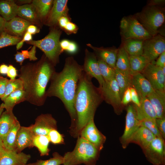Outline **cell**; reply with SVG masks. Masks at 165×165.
I'll return each instance as SVG.
<instances>
[{
  "label": "cell",
  "instance_id": "cell-1",
  "mask_svg": "<svg viewBox=\"0 0 165 165\" xmlns=\"http://www.w3.org/2000/svg\"><path fill=\"white\" fill-rule=\"evenodd\" d=\"M83 72L80 65L72 57L67 58L63 70L55 71L50 79V85L46 91L47 97H55L63 103L71 119L69 132L74 129L77 120L75 101L79 80Z\"/></svg>",
  "mask_w": 165,
  "mask_h": 165
},
{
  "label": "cell",
  "instance_id": "cell-2",
  "mask_svg": "<svg viewBox=\"0 0 165 165\" xmlns=\"http://www.w3.org/2000/svg\"><path fill=\"white\" fill-rule=\"evenodd\" d=\"M54 66L45 56L36 63L21 67L18 76L23 83L26 101L38 106L44 104L46 86L55 71Z\"/></svg>",
  "mask_w": 165,
  "mask_h": 165
},
{
  "label": "cell",
  "instance_id": "cell-3",
  "mask_svg": "<svg viewBox=\"0 0 165 165\" xmlns=\"http://www.w3.org/2000/svg\"><path fill=\"white\" fill-rule=\"evenodd\" d=\"M92 79L83 71L78 82L75 101L76 123L70 133L75 138L79 136L89 121L94 118L97 108L103 101L99 88L93 84Z\"/></svg>",
  "mask_w": 165,
  "mask_h": 165
},
{
  "label": "cell",
  "instance_id": "cell-4",
  "mask_svg": "<svg viewBox=\"0 0 165 165\" xmlns=\"http://www.w3.org/2000/svg\"><path fill=\"white\" fill-rule=\"evenodd\" d=\"M74 149L65 153L63 165H96L100 151L83 138L79 136Z\"/></svg>",
  "mask_w": 165,
  "mask_h": 165
},
{
  "label": "cell",
  "instance_id": "cell-5",
  "mask_svg": "<svg viewBox=\"0 0 165 165\" xmlns=\"http://www.w3.org/2000/svg\"><path fill=\"white\" fill-rule=\"evenodd\" d=\"M60 31L53 29L42 39L31 40L27 42L42 50L48 60L55 66L58 62L59 56L62 52L60 46Z\"/></svg>",
  "mask_w": 165,
  "mask_h": 165
},
{
  "label": "cell",
  "instance_id": "cell-6",
  "mask_svg": "<svg viewBox=\"0 0 165 165\" xmlns=\"http://www.w3.org/2000/svg\"><path fill=\"white\" fill-rule=\"evenodd\" d=\"M136 18L152 36L156 35L158 30L164 22V11L156 6H149L138 13Z\"/></svg>",
  "mask_w": 165,
  "mask_h": 165
},
{
  "label": "cell",
  "instance_id": "cell-7",
  "mask_svg": "<svg viewBox=\"0 0 165 165\" xmlns=\"http://www.w3.org/2000/svg\"><path fill=\"white\" fill-rule=\"evenodd\" d=\"M120 27L121 34L124 40L133 38L144 40L152 36L134 16L122 18Z\"/></svg>",
  "mask_w": 165,
  "mask_h": 165
},
{
  "label": "cell",
  "instance_id": "cell-8",
  "mask_svg": "<svg viewBox=\"0 0 165 165\" xmlns=\"http://www.w3.org/2000/svg\"><path fill=\"white\" fill-rule=\"evenodd\" d=\"M99 88L103 100L112 106L117 114H120L123 112V106L121 102L119 88L115 79L109 81H105L102 86Z\"/></svg>",
  "mask_w": 165,
  "mask_h": 165
},
{
  "label": "cell",
  "instance_id": "cell-9",
  "mask_svg": "<svg viewBox=\"0 0 165 165\" xmlns=\"http://www.w3.org/2000/svg\"><path fill=\"white\" fill-rule=\"evenodd\" d=\"M136 111L133 104L129 105L127 108L126 124L124 133L119 140L123 148H126L131 139L140 127Z\"/></svg>",
  "mask_w": 165,
  "mask_h": 165
},
{
  "label": "cell",
  "instance_id": "cell-10",
  "mask_svg": "<svg viewBox=\"0 0 165 165\" xmlns=\"http://www.w3.org/2000/svg\"><path fill=\"white\" fill-rule=\"evenodd\" d=\"M143 151L152 164L165 165V143L162 138L156 137Z\"/></svg>",
  "mask_w": 165,
  "mask_h": 165
},
{
  "label": "cell",
  "instance_id": "cell-11",
  "mask_svg": "<svg viewBox=\"0 0 165 165\" xmlns=\"http://www.w3.org/2000/svg\"><path fill=\"white\" fill-rule=\"evenodd\" d=\"M165 51V39L158 35L144 40L142 55L150 63L155 61L163 52Z\"/></svg>",
  "mask_w": 165,
  "mask_h": 165
},
{
  "label": "cell",
  "instance_id": "cell-12",
  "mask_svg": "<svg viewBox=\"0 0 165 165\" xmlns=\"http://www.w3.org/2000/svg\"><path fill=\"white\" fill-rule=\"evenodd\" d=\"M80 136L95 146L100 151L103 148L106 137L98 129L94 121L91 119L81 131Z\"/></svg>",
  "mask_w": 165,
  "mask_h": 165
},
{
  "label": "cell",
  "instance_id": "cell-13",
  "mask_svg": "<svg viewBox=\"0 0 165 165\" xmlns=\"http://www.w3.org/2000/svg\"><path fill=\"white\" fill-rule=\"evenodd\" d=\"M141 73L149 81L154 90H165V75L162 68L150 63Z\"/></svg>",
  "mask_w": 165,
  "mask_h": 165
},
{
  "label": "cell",
  "instance_id": "cell-14",
  "mask_svg": "<svg viewBox=\"0 0 165 165\" xmlns=\"http://www.w3.org/2000/svg\"><path fill=\"white\" fill-rule=\"evenodd\" d=\"M31 130L35 135H47L53 129H57V121L50 114H41L31 125Z\"/></svg>",
  "mask_w": 165,
  "mask_h": 165
},
{
  "label": "cell",
  "instance_id": "cell-15",
  "mask_svg": "<svg viewBox=\"0 0 165 165\" xmlns=\"http://www.w3.org/2000/svg\"><path fill=\"white\" fill-rule=\"evenodd\" d=\"M82 67L83 71L86 75L92 78H95L99 84V87L102 86L105 81L101 74L97 57L87 50Z\"/></svg>",
  "mask_w": 165,
  "mask_h": 165
},
{
  "label": "cell",
  "instance_id": "cell-16",
  "mask_svg": "<svg viewBox=\"0 0 165 165\" xmlns=\"http://www.w3.org/2000/svg\"><path fill=\"white\" fill-rule=\"evenodd\" d=\"M29 154L5 149L0 154V165H25L30 159Z\"/></svg>",
  "mask_w": 165,
  "mask_h": 165
},
{
  "label": "cell",
  "instance_id": "cell-17",
  "mask_svg": "<svg viewBox=\"0 0 165 165\" xmlns=\"http://www.w3.org/2000/svg\"><path fill=\"white\" fill-rule=\"evenodd\" d=\"M35 135L32 131L31 126H20L18 131L16 141V150L21 152L25 148L31 147Z\"/></svg>",
  "mask_w": 165,
  "mask_h": 165
},
{
  "label": "cell",
  "instance_id": "cell-18",
  "mask_svg": "<svg viewBox=\"0 0 165 165\" xmlns=\"http://www.w3.org/2000/svg\"><path fill=\"white\" fill-rule=\"evenodd\" d=\"M132 87L136 90L140 100L147 97L154 90L149 81L141 73L132 75Z\"/></svg>",
  "mask_w": 165,
  "mask_h": 165
},
{
  "label": "cell",
  "instance_id": "cell-19",
  "mask_svg": "<svg viewBox=\"0 0 165 165\" xmlns=\"http://www.w3.org/2000/svg\"><path fill=\"white\" fill-rule=\"evenodd\" d=\"M146 97L154 108L157 118H162L165 117V90H154Z\"/></svg>",
  "mask_w": 165,
  "mask_h": 165
},
{
  "label": "cell",
  "instance_id": "cell-20",
  "mask_svg": "<svg viewBox=\"0 0 165 165\" xmlns=\"http://www.w3.org/2000/svg\"><path fill=\"white\" fill-rule=\"evenodd\" d=\"M31 22L20 17H16L9 21H6L5 31L19 37L22 36L27 31Z\"/></svg>",
  "mask_w": 165,
  "mask_h": 165
},
{
  "label": "cell",
  "instance_id": "cell-21",
  "mask_svg": "<svg viewBox=\"0 0 165 165\" xmlns=\"http://www.w3.org/2000/svg\"><path fill=\"white\" fill-rule=\"evenodd\" d=\"M67 2V0L53 1V6L48 18L49 24H55L58 22L60 18L66 16L68 11Z\"/></svg>",
  "mask_w": 165,
  "mask_h": 165
},
{
  "label": "cell",
  "instance_id": "cell-22",
  "mask_svg": "<svg viewBox=\"0 0 165 165\" xmlns=\"http://www.w3.org/2000/svg\"><path fill=\"white\" fill-rule=\"evenodd\" d=\"M156 137L147 128L140 126L132 137L130 143L133 142L138 145L143 151Z\"/></svg>",
  "mask_w": 165,
  "mask_h": 165
},
{
  "label": "cell",
  "instance_id": "cell-23",
  "mask_svg": "<svg viewBox=\"0 0 165 165\" xmlns=\"http://www.w3.org/2000/svg\"><path fill=\"white\" fill-rule=\"evenodd\" d=\"M134 105V104H133ZM138 119L139 121L147 119H156L157 116L153 106L146 97L140 99V105L138 107L135 105Z\"/></svg>",
  "mask_w": 165,
  "mask_h": 165
},
{
  "label": "cell",
  "instance_id": "cell-24",
  "mask_svg": "<svg viewBox=\"0 0 165 165\" xmlns=\"http://www.w3.org/2000/svg\"><path fill=\"white\" fill-rule=\"evenodd\" d=\"M87 46L93 49L99 58L108 64L115 68L118 50L111 48H98L88 44Z\"/></svg>",
  "mask_w": 165,
  "mask_h": 165
},
{
  "label": "cell",
  "instance_id": "cell-25",
  "mask_svg": "<svg viewBox=\"0 0 165 165\" xmlns=\"http://www.w3.org/2000/svg\"><path fill=\"white\" fill-rule=\"evenodd\" d=\"M17 120L13 110L3 112L0 119V139L2 140Z\"/></svg>",
  "mask_w": 165,
  "mask_h": 165
},
{
  "label": "cell",
  "instance_id": "cell-26",
  "mask_svg": "<svg viewBox=\"0 0 165 165\" xmlns=\"http://www.w3.org/2000/svg\"><path fill=\"white\" fill-rule=\"evenodd\" d=\"M19 6L13 0H0V15L8 21L17 15Z\"/></svg>",
  "mask_w": 165,
  "mask_h": 165
},
{
  "label": "cell",
  "instance_id": "cell-27",
  "mask_svg": "<svg viewBox=\"0 0 165 165\" xmlns=\"http://www.w3.org/2000/svg\"><path fill=\"white\" fill-rule=\"evenodd\" d=\"M26 101L25 93L24 89H20L13 92L3 101L4 107L7 110H13L15 106Z\"/></svg>",
  "mask_w": 165,
  "mask_h": 165
},
{
  "label": "cell",
  "instance_id": "cell-28",
  "mask_svg": "<svg viewBox=\"0 0 165 165\" xmlns=\"http://www.w3.org/2000/svg\"><path fill=\"white\" fill-rule=\"evenodd\" d=\"M116 72L115 79L118 86L121 100L125 90L132 87V75L130 72L120 71L115 68Z\"/></svg>",
  "mask_w": 165,
  "mask_h": 165
},
{
  "label": "cell",
  "instance_id": "cell-29",
  "mask_svg": "<svg viewBox=\"0 0 165 165\" xmlns=\"http://www.w3.org/2000/svg\"><path fill=\"white\" fill-rule=\"evenodd\" d=\"M144 41L138 39H125L123 47L129 56L142 55Z\"/></svg>",
  "mask_w": 165,
  "mask_h": 165
},
{
  "label": "cell",
  "instance_id": "cell-30",
  "mask_svg": "<svg viewBox=\"0 0 165 165\" xmlns=\"http://www.w3.org/2000/svg\"><path fill=\"white\" fill-rule=\"evenodd\" d=\"M129 59L130 73L132 75L137 73H141L150 63L143 55H129Z\"/></svg>",
  "mask_w": 165,
  "mask_h": 165
},
{
  "label": "cell",
  "instance_id": "cell-31",
  "mask_svg": "<svg viewBox=\"0 0 165 165\" xmlns=\"http://www.w3.org/2000/svg\"><path fill=\"white\" fill-rule=\"evenodd\" d=\"M17 120L2 140L5 149L9 151L16 150V141L18 131L20 127Z\"/></svg>",
  "mask_w": 165,
  "mask_h": 165
},
{
  "label": "cell",
  "instance_id": "cell-32",
  "mask_svg": "<svg viewBox=\"0 0 165 165\" xmlns=\"http://www.w3.org/2000/svg\"><path fill=\"white\" fill-rule=\"evenodd\" d=\"M50 142L47 135H35L33 140L32 147H36L41 156H48L50 150L49 148Z\"/></svg>",
  "mask_w": 165,
  "mask_h": 165
},
{
  "label": "cell",
  "instance_id": "cell-33",
  "mask_svg": "<svg viewBox=\"0 0 165 165\" xmlns=\"http://www.w3.org/2000/svg\"><path fill=\"white\" fill-rule=\"evenodd\" d=\"M115 68L122 71L130 72L129 55L123 47L118 50Z\"/></svg>",
  "mask_w": 165,
  "mask_h": 165
},
{
  "label": "cell",
  "instance_id": "cell-34",
  "mask_svg": "<svg viewBox=\"0 0 165 165\" xmlns=\"http://www.w3.org/2000/svg\"><path fill=\"white\" fill-rule=\"evenodd\" d=\"M17 15L31 22L35 21L38 17L35 9L32 4H26L19 6Z\"/></svg>",
  "mask_w": 165,
  "mask_h": 165
},
{
  "label": "cell",
  "instance_id": "cell-35",
  "mask_svg": "<svg viewBox=\"0 0 165 165\" xmlns=\"http://www.w3.org/2000/svg\"><path fill=\"white\" fill-rule=\"evenodd\" d=\"M53 1L52 0H34L32 4L34 6L38 17H45L49 13Z\"/></svg>",
  "mask_w": 165,
  "mask_h": 165
},
{
  "label": "cell",
  "instance_id": "cell-36",
  "mask_svg": "<svg viewBox=\"0 0 165 165\" xmlns=\"http://www.w3.org/2000/svg\"><path fill=\"white\" fill-rule=\"evenodd\" d=\"M97 61L101 74L105 81L108 82L115 79V69L100 59L98 58Z\"/></svg>",
  "mask_w": 165,
  "mask_h": 165
},
{
  "label": "cell",
  "instance_id": "cell-37",
  "mask_svg": "<svg viewBox=\"0 0 165 165\" xmlns=\"http://www.w3.org/2000/svg\"><path fill=\"white\" fill-rule=\"evenodd\" d=\"M36 47L34 46L30 51L28 50H22L21 52H17L14 55L15 59L17 62L22 65L24 61L26 59H29L30 61H35L37 59L36 57Z\"/></svg>",
  "mask_w": 165,
  "mask_h": 165
},
{
  "label": "cell",
  "instance_id": "cell-38",
  "mask_svg": "<svg viewBox=\"0 0 165 165\" xmlns=\"http://www.w3.org/2000/svg\"><path fill=\"white\" fill-rule=\"evenodd\" d=\"M21 40L20 37L11 35L4 31L1 33L0 35V49L16 45Z\"/></svg>",
  "mask_w": 165,
  "mask_h": 165
},
{
  "label": "cell",
  "instance_id": "cell-39",
  "mask_svg": "<svg viewBox=\"0 0 165 165\" xmlns=\"http://www.w3.org/2000/svg\"><path fill=\"white\" fill-rule=\"evenodd\" d=\"M23 89V82L20 78L14 80L8 79L6 86L5 94L1 99L3 101L8 96L13 92Z\"/></svg>",
  "mask_w": 165,
  "mask_h": 165
},
{
  "label": "cell",
  "instance_id": "cell-40",
  "mask_svg": "<svg viewBox=\"0 0 165 165\" xmlns=\"http://www.w3.org/2000/svg\"><path fill=\"white\" fill-rule=\"evenodd\" d=\"M53 157L46 160H37L33 165H60L63 162V156L57 152L52 154Z\"/></svg>",
  "mask_w": 165,
  "mask_h": 165
},
{
  "label": "cell",
  "instance_id": "cell-41",
  "mask_svg": "<svg viewBox=\"0 0 165 165\" xmlns=\"http://www.w3.org/2000/svg\"><path fill=\"white\" fill-rule=\"evenodd\" d=\"M140 126L144 127L148 129L156 137L162 138L158 130L156 119H145L140 121Z\"/></svg>",
  "mask_w": 165,
  "mask_h": 165
},
{
  "label": "cell",
  "instance_id": "cell-42",
  "mask_svg": "<svg viewBox=\"0 0 165 165\" xmlns=\"http://www.w3.org/2000/svg\"><path fill=\"white\" fill-rule=\"evenodd\" d=\"M50 142L53 144L59 145L64 144V136L60 134L57 129L51 130L47 135Z\"/></svg>",
  "mask_w": 165,
  "mask_h": 165
},
{
  "label": "cell",
  "instance_id": "cell-43",
  "mask_svg": "<svg viewBox=\"0 0 165 165\" xmlns=\"http://www.w3.org/2000/svg\"><path fill=\"white\" fill-rule=\"evenodd\" d=\"M156 123L158 130L162 138L165 139V116L162 118H157Z\"/></svg>",
  "mask_w": 165,
  "mask_h": 165
},
{
  "label": "cell",
  "instance_id": "cell-44",
  "mask_svg": "<svg viewBox=\"0 0 165 165\" xmlns=\"http://www.w3.org/2000/svg\"><path fill=\"white\" fill-rule=\"evenodd\" d=\"M131 101L134 105L139 107L140 105V100L139 95L135 89L133 87L130 88Z\"/></svg>",
  "mask_w": 165,
  "mask_h": 165
},
{
  "label": "cell",
  "instance_id": "cell-45",
  "mask_svg": "<svg viewBox=\"0 0 165 165\" xmlns=\"http://www.w3.org/2000/svg\"><path fill=\"white\" fill-rule=\"evenodd\" d=\"M130 87L128 88L124 91L121 100L122 105H127L131 101Z\"/></svg>",
  "mask_w": 165,
  "mask_h": 165
},
{
  "label": "cell",
  "instance_id": "cell-46",
  "mask_svg": "<svg viewBox=\"0 0 165 165\" xmlns=\"http://www.w3.org/2000/svg\"><path fill=\"white\" fill-rule=\"evenodd\" d=\"M8 79L0 75V98L4 96Z\"/></svg>",
  "mask_w": 165,
  "mask_h": 165
},
{
  "label": "cell",
  "instance_id": "cell-47",
  "mask_svg": "<svg viewBox=\"0 0 165 165\" xmlns=\"http://www.w3.org/2000/svg\"><path fill=\"white\" fill-rule=\"evenodd\" d=\"M32 40V35L26 31L24 34L23 38L16 45V50H18L20 49L25 42H28Z\"/></svg>",
  "mask_w": 165,
  "mask_h": 165
},
{
  "label": "cell",
  "instance_id": "cell-48",
  "mask_svg": "<svg viewBox=\"0 0 165 165\" xmlns=\"http://www.w3.org/2000/svg\"><path fill=\"white\" fill-rule=\"evenodd\" d=\"M7 75V77H9L11 80L15 79L16 77L18 76L17 70L12 64H10L8 66V69Z\"/></svg>",
  "mask_w": 165,
  "mask_h": 165
},
{
  "label": "cell",
  "instance_id": "cell-49",
  "mask_svg": "<svg viewBox=\"0 0 165 165\" xmlns=\"http://www.w3.org/2000/svg\"><path fill=\"white\" fill-rule=\"evenodd\" d=\"M151 63L161 68L165 66V51L159 56L156 61H153Z\"/></svg>",
  "mask_w": 165,
  "mask_h": 165
},
{
  "label": "cell",
  "instance_id": "cell-50",
  "mask_svg": "<svg viewBox=\"0 0 165 165\" xmlns=\"http://www.w3.org/2000/svg\"><path fill=\"white\" fill-rule=\"evenodd\" d=\"M77 50V46L76 43L70 41L68 48L66 50L71 53H75Z\"/></svg>",
  "mask_w": 165,
  "mask_h": 165
},
{
  "label": "cell",
  "instance_id": "cell-51",
  "mask_svg": "<svg viewBox=\"0 0 165 165\" xmlns=\"http://www.w3.org/2000/svg\"><path fill=\"white\" fill-rule=\"evenodd\" d=\"M77 28V26L75 24L69 21L64 28L68 31L73 32L76 31Z\"/></svg>",
  "mask_w": 165,
  "mask_h": 165
},
{
  "label": "cell",
  "instance_id": "cell-52",
  "mask_svg": "<svg viewBox=\"0 0 165 165\" xmlns=\"http://www.w3.org/2000/svg\"><path fill=\"white\" fill-rule=\"evenodd\" d=\"M39 31L40 30L36 26L32 25H29L27 29V32L31 35L38 33Z\"/></svg>",
  "mask_w": 165,
  "mask_h": 165
},
{
  "label": "cell",
  "instance_id": "cell-53",
  "mask_svg": "<svg viewBox=\"0 0 165 165\" xmlns=\"http://www.w3.org/2000/svg\"><path fill=\"white\" fill-rule=\"evenodd\" d=\"M58 22L61 28H64L69 21L68 18L66 16H63L59 18Z\"/></svg>",
  "mask_w": 165,
  "mask_h": 165
},
{
  "label": "cell",
  "instance_id": "cell-54",
  "mask_svg": "<svg viewBox=\"0 0 165 165\" xmlns=\"http://www.w3.org/2000/svg\"><path fill=\"white\" fill-rule=\"evenodd\" d=\"M70 42V41L66 39L62 40L60 42V47L62 51L67 50Z\"/></svg>",
  "mask_w": 165,
  "mask_h": 165
},
{
  "label": "cell",
  "instance_id": "cell-55",
  "mask_svg": "<svg viewBox=\"0 0 165 165\" xmlns=\"http://www.w3.org/2000/svg\"><path fill=\"white\" fill-rule=\"evenodd\" d=\"M8 69V66L6 64H2L0 65V74H7Z\"/></svg>",
  "mask_w": 165,
  "mask_h": 165
},
{
  "label": "cell",
  "instance_id": "cell-56",
  "mask_svg": "<svg viewBox=\"0 0 165 165\" xmlns=\"http://www.w3.org/2000/svg\"><path fill=\"white\" fill-rule=\"evenodd\" d=\"M165 2L164 0H151L149 3V6H156L163 4Z\"/></svg>",
  "mask_w": 165,
  "mask_h": 165
},
{
  "label": "cell",
  "instance_id": "cell-57",
  "mask_svg": "<svg viewBox=\"0 0 165 165\" xmlns=\"http://www.w3.org/2000/svg\"><path fill=\"white\" fill-rule=\"evenodd\" d=\"M5 20L0 15V34L5 31Z\"/></svg>",
  "mask_w": 165,
  "mask_h": 165
},
{
  "label": "cell",
  "instance_id": "cell-58",
  "mask_svg": "<svg viewBox=\"0 0 165 165\" xmlns=\"http://www.w3.org/2000/svg\"><path fill=\"white\" fill-rule=\"evenodd\" d=\"M5 149L2 140L0 139V154Z\"/></svg>",
  "mask_w": 165,
  "mask_h": 165
},
{
  "label": "cell",
  "instance_id": "cell-59",
  "mask_svg": "<svg viewBox=\"0 0 165 165\" xmlns=\"http://www.w3.org/2000/svg\"><path fill=\"white\" fill-rule=\"evenodd\" d=\"M4 109V105L3 103L0 105V119L1 118V115L3 112Z\"/></svg>",
  "mask_w": 165,
  "mask_h": 165
},
{
  "label": "cell",
  "instance_id": "cell-60",
  "mask_svg": "<svg viewBox=\"0 0 165 165\" xmlns=\"http://www.w3.org/2000/svg\"><path fill=\"white\" fill-rule=\"evenodd\" d=\"M162 69L163 73L165 75V66L162 68Z\"/></svg>",
  "mask_w": 165,
  "mask_h": 165
},
{
  "label": "cell",
  "instance_id": "cell-61",
  "mask_svg": "<svg viewBox=\"0 0 165 165\" xmlns=\"http://www.w3.org/2000/svg\"><path fill=\"white\" fill-rule=\"evenodd\" d=\"M25 165H33V163H29L28 164H27Z\"/></svg>",
  "mask_w": 165,
  "mask_h": 165
},
{
  "label": "cell",
  "instance_id": "cell-62",
  "mask_svg": "<svg viewBox=\"0 0 165 165\" xmlns=\"http://www.w3.org/2000/svg\"></svg>",
  "mask_w": 165,
  "mask_h": 165
}]
</instances>
